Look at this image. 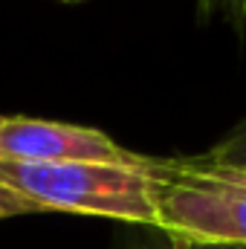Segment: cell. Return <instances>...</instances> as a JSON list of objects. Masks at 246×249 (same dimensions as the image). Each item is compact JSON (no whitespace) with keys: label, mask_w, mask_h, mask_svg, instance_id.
<instances>
[{"label":"cell","mask_w":246,"mask_h":249,"mask_svg":"<svg viewBox=\"0 0 246 249\" xmlns=\"http://www.w3.org/2000/svg\"><path fill=\"white\" fill-rule=\"evenodd\" d=\"M197 18L223 20L238 32V38L246 35V0H197Z\"/></svg>","instance_id":"cell-4"},{"label":"cell","mask_w":246,"mask_h":249,"mask_svg":"<svg viewBox=\"0 0 246 249\" xmlns=\"http://www.w3.org/2000/svg\"><path fill=\"white\" fill-rule=\"evenodd\" d=\"M203 157H209V160H214V162H226V165L244 168L246 171V119L235 124L220 142H214Z\"/></svg>","instance_id":"cell-5"},{"label":"cell","mask_w":246,"mask_h":249,"mask_svg":"<svg viewBox=\"0 0 246 249\" xmlns=\"http://www.w3.org/2000/svg\"><path fill=\"white\" fill-rule=\"evenodd\" d=\"M0 160L6 162H105L142 165L145 154L119 145L99 127L23 113H0Z\"/></svg>","instance_id":"cell-3"},{"label":"cell","mask_w":246,"mask_h":249,"mask_svg":"<svg viewBox=\"0 0 246 249\" xmlns=\"http://www.w3.org/2000/svg\"><path fill=\"white\" fill-rule=\"evenodd\" d=\"M0 186L35 203L41 212L157 226L151 157L142 165L0 160Z\"/></svg>","instance_id":"cell-2"},{"label":"cell","mask_w":246,"mask_h":249,"mask_svg":"<svg viewBox=\"0 0 246 249\" xmlns=\"http://www.w3.org/2000/svg\"><path fill=\"white\" fill-rule=\"evenodd\" d=\"M23 214H41V209L29 200H23L20 194H15L12 188L0 186V220L6 217H23Z\"/></svg>","instance_id":"cell-6"},{"label":"cell","mask_w":246,"mask_h":249,"mask_svg":"<svg viewBox=\"0 0 246 249\" xmlns=\"http://www.w3.org/2000/svg\"><path fill=\"white\" fill-rule=\"evenodd\" d=\"M61 3H81V0H61Z\"/></svg>","instance_id":"cell-8"},{"label":"cell","mask_w":246,"mask_h":249,"mask_svg":"<svg viewBox=\"0 0 246 249\" xmlns=\"http://www.w3.org/2000/svg\"><path fill=\"white\" fill-rule=\"evenodd\" d=\"M157 226L177 247H246V171L197 157H151Z\"/></svg>","instance_id":"cell-1"},{"label":"cell","mask_w":246,"mask_h":249,"mask_svg":"<svg viewBox=\"0 0 246 249\" xmlns=\"http://www.w3.org/2000/svg\"><path fill=\"white\" fill-rule=\"evenodd\" d=\"M177 249H246V247H177Z\"/></svg>","instance_id":"cell-7"}]
</instances>
